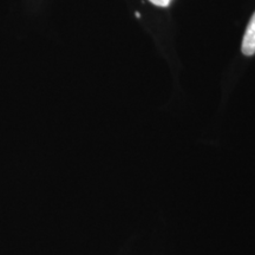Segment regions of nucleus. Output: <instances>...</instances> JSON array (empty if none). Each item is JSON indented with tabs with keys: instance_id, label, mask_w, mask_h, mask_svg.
<instances>
[{
	"instance_id": "nucleus-2",
	"label": "nucleus",
	"mask_w": 255,
	"mask_h": 255,
	"mask_svg": "<svg viewBox=\"0 0 255 255\" xmlns=\"http://www.w3.org/2000/svg\"><path fill=\"white\" fill-rule=\"evenodd\" d=\"M149 1L156 6H159V7H167L170 4L171 0H149Z\"/></svg>"
},
{
	"instance_id": "nucleus-1",
	"label": "nucleus",
	"mask_w": 255,
	"mask_h": 255,
	"mask_svg": "<svg viewBox=\"0 0 255 255\" xmlns=\"http://www.w3.org/2000/svg\"><path fill=\"white\" fill-rule=\"evenodd\" d=\"M241 51L245 56H253L255 53V12L245 32Z\"/></svg>"
}]
</instances>
